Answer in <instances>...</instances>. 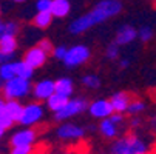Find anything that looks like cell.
<instances>
[{"mask_svg":"<svg viewBox=\"0 0 156 154\" xmlns=\"http://www.w3.org/2000/svg\"><path fill=\"white\" fill-rule=\"evenodd\" d=\"M82 83H83V86L90 88V90H98L101 86V79L96 74H87L82 77Z\"/></svg>","mask_w":156,"mask_h":154,"instance_id":"24","label":"cell"},{"mask_svg":"<svg viewBox=\"0 0 156 154\" xmlns=\"http://www.w3.org/2000/svg\"><path fill=\"white\" fill-rule=\"evenodd\" d=\"M145 109H147L145 102L135 99V100L130 102V105H128V108H127V114H130V116H139L141 113L145 111Z\"/></svg>","mask_w":156,"mask_h":154,"instance_id":"23","label":"cell"},{"mask_svg":"<svg viewBox=\"0 0 156 154\" xmlns=\"http://www.w3.org/2000/svg\"><path fill=\"white\" fill-rule=\"evenodd\" d=\"M56 136H57V139H60L63 142H77L87 136V129L83 126L68 122V123H62L57 126Z\"/></svg>","mask_w":156,"mask_h":154,"instance_id":"7","label":"cell"},{"mask_svg":"<svg viewBox=\"0 0 156 154\" xmlns=\"http://www.w3.org/2000/svg\"><path fill=\"white\" fill-rule=\"evenodd\" d=\"M39 46L45 51L47 54H51L53 53V50H54V46H53V43L48 40V39H43V40H40L39 42Z\"/></svg>","mask_w":156,"mask_h":154,"instance_id":"31","label":"cell"},{"mask_svg":"<svg viewBox=\"0 0 156 154\" xmlns=\"http://www.w3.org/2000/svg\"><path fill=\"white\" fill-rule=\"evenodd\" d=\"M5 102H6V100H5L3 97H0V113H2L3 108H5Z\"/></svg>","mask_w":156,"mask_h":154,"instance_id":"36","label":"cell"},{"mask_svg":"<svg viewBox=\"0 0 156 154\" xmlns=\"http://www.w3.org/2000/svg\"><path fill=\"white\" fill-rule=\"evenodd\" d=\"M151 128H154V129H156V117H153V119H151Z\"/></svg>","mask_w":156,"mask_h":154,"instance_id":"39","label":"cell"},{"mask_svg":"<svg viewBox=\"0 0 156 154\" xmlns=\"http://www.w3.org/2000/svg\"><path fill=\"white\" fill-rule=\"evenodd\" d=\"M141 123H142V120L139 119V116H131V119H130V126L131 128H139Z\"/></svg>","mask_w":156,"mask_h":154,"instance_id":"33","label":"cell"},{"mask_svg":"<svg viewBox=\"0 0 156 154\" xmlns=\"http://www.w3.org/2000/svg\"><path fill=\"white\" fill-rule=\"evenodd\" d=\"M130 102H131V97L125 91H118L110 97V103H111V106H113V111L121 113V114L127 113V108H128Z\"/></svg>","mask_w":156,"mask_h":154,"instance_id":"14","label":"cell"},{"mask_svg":"<svg viewBox=\"0 0 156 154\" xmlns=\"http://www.w3.org/2000/svg\"><path fill=\"white\" fill-rule=\"evenodd\" d=\"M88 113H90L91 117L94 119H107L113 114V106L110 103V99H98V100H93L91 103H88Z\"/></svg>","mask_w":156,"mask_h":154,"instance_id":"9","label":"cell"},{"mask_svg":"<svg viewBox=\"0 0 156 154\" xmlns=\"http://www.w3.org/2000/svg\"><path fill=\"white\" fill-rule=\"evenodd\" d=\"M54 83H56V94L71 99V94L74 91V83L70 77H60Z\"/></svg>","mask_w":156,"mask_h":154,"instance_id":"16","label":"cell"},{"mask_svg":"<svg viewBox=\"0 0 156 154\" xmlns=\"http://www.w3.org/2000/svg\"><path fill=\"white\" fill-rule=\"evenodd\" d=\"M3 85H5V82L0 79V93H2V90H3Z\"/></svg>","mask_w":156,"mask_h":154,"instance_id":"40","label":"cell"},{"mask_svg":"<svg viewBox=\"0 0 156 154\" xmlns=\"http://www.w3.org/2000/svg\"><path fill=\"white\" fill-rule=\"evenodd\" d=\"M91 57V50L87 45H74L71 48H68L65 57H63V65L66 68H77L80 65L87 63Z\"/></svg>","mask_w":156,"mask_h":154,"instance_id":"5","label":"cell"},{"mask_svg":"<svg viewBox=\"0 0 156 154\" xmlns=\"http://www.w3.org/2000/svg\"><path fill=\"white\" fill-rule=\"evenodd\" d=\"M31 93H33V97H34L37 102L48 100V99L56 93V83H54V80H50V79L39 80L37 83H34Z\"/></svg>","mask_w":156,"mask_h":154,"instance_id":"10","label":"cell"},{"mask_svg":"<svg viewBox=\"0 0 156 154\" xmlns=\"http://www.w3.org/2000/svg\"><path fill=\"white\" fill-rule=\"evenodd\" d=\"M5 131H6V129H5V128H3L2 125H0V139L3 137V134H5Z\"/></svg>","mask_w":156,"mask_h":154,"instance_id":"38","label":"cell"},{"mask_svg":"<svg viewBox=\"0 0 156 154\" xmlns=\"http://www.w3.org/2000/svg\"><path fill=\"white\" fill-rule=\"evenodd\" d=\"M51 5H53V0H37L36 9L37 12H51Z\"/></svg>","mask_w":156,"mask_h":154,"instance_id":"27","label":"cell"},{"mask_svg":"<svg viewBox=\"0 0 156 154\" xmlns=\"http://www.w3.org/2000/svg\"><path fill=\"white\" fill-rule=\"evenodd\" d=\"M119 53H121L119 45H116V43L113 42V43H110V45L107 46V50H105V57H107L108 60H116V59H119Z\"/></svg>","mask_w":156,"mask_h":154,"instance_id":"26","label":"cell"},{"mask_svg":"<svg viewBox=\"0 0 156 154\" xmlns=\"http://www.w3.org/2000/svg\"><path fill=\"white\" fill-rule=\"evenodd\" d=\"M150 154H156V149H153V151H151V152H150Z\"/></svg>","mask_w":156,"mask_h":154,"instance_id":"42","label":"cell"},{"mask_svg":"<svg viewBox=\"0 0 156 154\" xmlns=\"http://www.w3.org/2000/svg\"><path fill=\"white\" fill-rule=\"evenodd\" d=\"M122 11V3L121 0H101L94 5L93 9H90L87 14L74 19L70 23V33L74 36L83 34L88 29L94 28L96 25L102 23V22L116 17Z\"/></svg>","mask_w":156,"mask_h":154,"instance_id":"1","label":"cell"},{"mask_svg":"<svg viewBox=\"0 0 156 154\" xmlns=\"http://www.w3.org/2000/svg\"><path fill=\"white\" fill-rule=\"evenodd\" d=\"M17 39L16 36H8V34H2L0 36V53H2L3 56L6 57H12L17 51Z\"/></svg>","mask_w":156,"mask_h":154,"instance_id":"15","label":"cell"},{"mask_svg":"<svg viewBox=\"0 0 156 154\" xmlns=\"http://www.w3.org/2000/svg\"><path fill=\"white\" fill-rule=\"evenodd\" d=\"M87 109H88V102L83 97H74V99H70L66 102L60 111L54 113V119L57 122H66V120L82 114Z\"/></svg>","mask_w":156,"mask_h":154,"instance_id":"4","label":"cell"},{"mask_svg":"<svg viewBox=\"0 0 156 154\" xmlns=\"http://www.w3.org/2000/svg\"><path fill=\"white\" fill-rule=\"evenodd\" d=\"M53 19H54V17H53L51 12H37V14L34 15V19H33V23H34V26L39 28V29H45V28H48V26L51 25Z\"/></svg>","mask_w":156,"mask_h":154,"instance_id":"20","label":"cell"},{"mask_svg":"<svg viewBox=\"0 0 156 154\" xmlns=\"http://www.w3.org/2000/svg\"><path fill=\"white\" fill-rule=\"evenodd\" d=\"M11 2H14V3H23V2H27V0H11Z\"/></svg>","mask_w":156,"mask_h":154,"instance_id":"41","label":"cell"},{"mask_svg":"<svg viewBox=\"0 0 156 154\" xmlns=\"http://www.w3.org/2000/svg\"><path fill=\"white\" fill-rule=\"evenodd\" d=\"M154 5H156V0H154Z\"/></svg>","mask_w":156,"mask_h":154,"instance_id":"44","label":"cell"},{"mask_svg":"<svg viewBox=\"0 0 156 154\" xmlns=\"http://www.w3.org/2000/svg\"><path fill=\"white\" fill-rule=\"evenodd\" d=\"M71 11V3L70 0H53V5H51V14L53 17H66Z\"/></svg>","mask_w":156,"mask_h":154,"instance_id":"18","label":"cell"},{"mask_svg":"<svg viewBox=\"0 0 156 154\" xmlns=\"http://www.w3.org/2000/svg\"><path fill=\"white\" fill-rule=\"evenodd\" d=\"M153 37H154V31H153V28H150V26H142V28L138 29V39H139L142 43L150 42Z\"/></svg>","mask_w":156,"mask_h":154,"instance_id":"25","label":"cell"},{"mask_svg":"<svg viewBox=\"0 0 156 154\" xmlns=\"http://www.w3.org/2000/svg\"><path fill=\"white\" fill-rule=\"evenodd\" d=\"M9 60H11L9 57H6V56H3L2 53H0V67H2V65H3L5 62H9Z\"/></svg>","mask_w":156,"mask_h":154,"instance_id":"35","label":"cell"},{"mask_svg":"<svg viewBox=\"0 0 156 154\" xmlns=\"http://www.w3.org/2000/svg\"><path fill=\"white\" fill-rule=\"evenodd\" d=\"M70 99L68 97H63V96H60V94H53L48 100H47V106H48V109L50 111H53V113H57V111H60V109L65 106V103L68 102Z\"/></svg>","mask_w":156,"mask_h":154,"instance_id":"19","label":"cell"},{"mask_svg":"<svg viewBox=\"0 0 156 154\" xmlns=\"http://www.w3.org/2000/svg\"><path fill=\"white\" fill-rule=\"evenodd\" d=\"M136 39H138V29L133 28L131 25H124L118 29L115 43L119 46H125V45H130L131 42H135Z\"/></svg>","mask_w":156,"mask_h":154,"instance_id":"13","label":"cell"},{"mask_svg":"<svg viewBox=\"0 0 156 154\" xmlns=\"http://www.w3.org/2000/svg\"><path fill=\"white\" fill-rule=\"evenodd\" d=\"M17 33H19V23H17V22H5V26H3V33L2 34L17 36Z\"/></svg>","mask_w":156,"mask_h":154,"instance_id":"28","label":"cell"},{"mask_svg":"<svg viewBox=\"0 0 156 154\" xmlns=\"http://www.w3.org/2000/svg\"><path fill=\"white\" fill-rule=\"evenodd\" d=\"M151 151L148 140L136 133H127L111 142L108 154H150Z\"/></svg>","mask_w":156,"mask_h":154,"instance_id":"2","label":"cell"},{"mask_svg":"<svg viewBox=\"0 0 156 154\" xmlns=\"http://www.w3.org/2000/svg\"><path fill=\"white\" fill-rule=\"evenodd\" d=\"M0 14H2V6H0Z\"/></svg>","mask_w":156,"mask_h":154,"instance_id":"43","label":"cell"},{"mask_svg":"<svg viewBox=\"0 0 156 154\" xmlns=\"http://www.w3.org/2000/svg\"><path fill=\"white\" fill-rule=\"evenodd\" d=\"M121 128H122V125L115 123L110 117L102 119L101 123H99V126H98L101 136H102L104 139H107V140H115V139H118L119 134H121Z\"/></svg>","mask_w":156,"mask_h":154,"instance_id":"12","label":"cell"},{"mask_svg":"<svg viewBox=\"0 0 156 154\" xmlns=\"http://www.w3.org/2000/svg\"><path fill=\"white\" fill-rule=\"evenodd\" d=\"M16 62H5L2 67H0V79H2L3 82L16 77Z\"/></svg>","mask_w":156,"mask_h":154,"instance_id":"22","label":"cell"},{"mask_svg":"<svg viewBox=\"0 0 156 154\" xmlns=\"http://www.w3.org/2000/svg\"><path fill=\"white\" fill-rule=\"evenodd\" d=\"M22 111H23V105L20 103V100H6L5 102V108H3V113L8 114L16 123H19Z\"/></svg>","mask_w":156,"mask_h":154,"instance_id":"17","label":"cell"},{"mask_svg":"<svg viewBox=\"0 0 156 154\" xmlns=\"http://www.w3.org/2000/svg\"><path fill=\"white\" fill-rule=\"evenodd\" d=\"M16 74H17V77L31 80L33 76H34V70L30 65H27L23 60H16Z\"/></svg>","mask_w":156,"mask_h":154,"instance_id":"21","label":"cell"},{"mask_svg":"<svg viewBox=\"0 0 156 154\" xmlns=\"http://www.w3.org/2000/svg\"><path fill=\"white\" fill-rule=\"evenodd\" d=\"M37 134L39 131L34 128V126H25L11 136L9 139V145L11 148L14 146H28V145H34L36 143V139H37Z\"/></svg>","mask_w":156,"mask_h":154,"instance_id":"8","label":"cell"},{"mask_svg":"<svg viewBox=\"0 0 156 154\" xmlns=\"http://www.w3.org/2000/svg\"><path fill=\"white\" fill-rule=\"evenodd\" d=\"M47 59H48V54L37 45V46L30 48L23 54V59H22V60H23L27 65H30L33 70H37V68H42L43 65H45Z\"/></svg>","mask_w":156,"mask_h":154,"instance_id":"11","label":"cell"},{"mask_svg":"<svg viewBox=\"0 0 156 154\" xmlns=\"http://www.w3.org/2000/svg\"><path fill=\"white\" fill-rule=\"evenodd\" d=\"M57 154H88V152L82 148H66V149H62Z\"/></svg>","mask_w":156,"mask_h":154,"instance_id":"32","label":"cell"},{"mask_svg":"<svg viewBox=\"0 0 156 154\" xmlns=\"http://www.w3.org/2000/svg\"><path fill=\"white\" fill-rule=\"evenodd\" d=\"M31 91H33L31 80L16 76L5 82L3 90H2V97L5 100H20V99L30 96Z\"/></svg>","mask_w":156,"mask_h":154,"instance_id":"3","label":"cell"},{"mask_svg":"<svg viewBox=\"0 0 156 154\" xmlns=\"http://www.w3.org/2000/svg\"><path fill=\"white\" fill-rule=\"evenodd\" d=\"M66 51H68V48L63 46V45H60V46H54V50H53L51 56H53L54 59H57V60H63V57H65Z\"/></svg>","mask_w":156,"mask_h":154,"instance_id":"30","label":"cell"},{"mask_svg":"<svg viewBox=\"0 0 156 154\" xmlns=\"http://www.w3.org/2000/svg\"><path fill=\"white\" fill-rule=\"evenodd\" d=\"M3 26H5V22L0 19V36H2V33H3Z\"/></svg>","mask_w":156,"mask_h":154,"instance_id":"37","label":"cell"},{"mask_svg":"<svg viewBox=\"0 0 156 154\" xmlns=\"http://www.w3.org/2000/svg\"><path fill=\"white\" fill-rule=\"evenodd\" d=\"M130 67V60L128 59H121L119 60V68L121 70H125V68H128Z\"/></svg>","mask_w":156,"mask_h":154,"instance_id":"34","label":"cell"},{"mask_svg":"<svg viewBox=\"0 0 156 154\" xmlns=\"http://www.w3.org/2000/svg\"><path fill=\"white\" fill-rule=\"evenodd\" d=\"M43 116H45V108L40 102L34 100L23 105V111H22L19 123L23 126H36L43 119Z\"/></svg>","mask_w":156,"mask_h":154,"instance_id":"6","label":"cell"},{"mask_svg":"<svg viewBox=\"0 0 156 154\" xmlns=\"http://www.w3.org/2000/svg\"><path fill=\"white\" fill-rule=\"evenodd\" d=\"M36 148L34 145H28V146H14L11 148L9 154H34Z\"/></svg>","mask_w":156,"mask_h":154,"instance_id":"29","label":"cell"}]
</instances>
